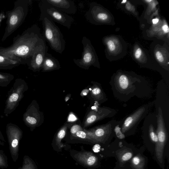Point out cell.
Returning <instances> with one entry per match:
<instances>
[{"label": "cell", "mask_w": 169, "mask_h": 169, "mask_svg": "<svg viewBox=\"0 0 169 169\" xmlns=\"http://www.w3.org/2000/svg\"><path fill=\"white\" fill-rule=\"evenodd\" d=\"M19 169H37L33 161L29 156H24L21 167Z\"/></svg>", "instance_id": "obj_17"}, {"label": "cell", "mask_w": 169, "mask_h": 169, "mask_svg": "<svg viewBox=\"0 0 169 169\" xmlns=\"http://www.w3.org/2000/svg\"><path fill=\"white\" fill-rule=\"evenodd\" d=\"M117 83L119 88L123 90H127L131 84L129 78L125 75H122L118 78Z\"/></svg>", "instance_id": "obj_14"}, {"label": "cell", "mask_w": 169, "mask_h": 169, "mask_svg": "<svg viewBox=\"0 0 169 169\" xmlns=\"http://www.w3.org/2000/svg\"><path fill=\"white\" fill-rule=\"evenodd\" d=\"M148 110V106H143L127 117L121 128L122 133L124 134L136 129L141 121L145 116Z\"/></svg>", "instance_id": "obj_8"}, {"label": "cell", "mask_w": 169, "mask_h": 169, "mask_svg": "<svg viewBox=\"0 0 169 169\" xmlns=\"http://www.w3.org/2000/svg\"><path fill=\"white\" fill-rule=\"evenodd\" d=\"M19 62L14 59L0 55V69H11Z\"/></svg>", "instance_id": "obj_13"}, {"label": "cell", "mask_w": 169, "mask_h": 169, "mask_svg": "<svg viewBox=\"0 0 169 169\" xmlns=\"http://www.w3.org/2000/svg\"><path fill=\"white\" fill-rule=\"evenodd\" d=\"M156 57L157 60L159 62H162L164 61L163 56L162 53L159 51L156 52Z\"/></svg>", "instance_id": "obj_26"}, {"label": "cell", "mask_w": 169, "mask_h": 169, "mask_svg": "<svg viewBox=\"0 0 169 169\" xmlns=\"http://www.w3.org/2000/svg\"><path fill=\"white\" fill-rule=\"evenodd\" d=\"M162 30L165 33H168L169 32V29L167 24H165L162 27Z\"/></svg>", "instance_id": "obj_32"}, {"label": "cell", "mask_w": 169, "mask_h": 169, "mask_svg": "<svg viewBox=\"0 0 169 169\" xmlns=\"http://www.w3.org/2000/svg\"><path fill=\"white\" fill-rule=\"evenodd\" d=\"M145 164V160L141 156H134L131 161L133 167L135 169H143Z\"/></svg>", "instance_id": "obj_18"}, {"label": "cell", "mask_w": 169, "mask_h": 169, "mask_svg": "<svg viewBox=\"0 0 169 169\" xmlns=\"http://www.w3.org/2000/svg\"><path fill=\"white\" fill-rule=\"evenodd\" d=\"M60 67V63L58 59L48 52L47 53L42 66L43 70L46 71L58 70Z\"/></svg>", "instance_id": "obj_11"}, {"label": "cell", "mask_w": 169, "mask_h": 169, "mask_svg": "<svg viewBox=\"0 0 169 169\" xmlns=\"http://www.w3.org/2000/svg\"><path fill=\"white\" fill-rule=\"evenodd\" d=\"M81 127L79 125H76L72 127L71 129V132L72 133H76L78 131L80 130Z\"/></svg>", "instance_id": "obj_27"}, {"label": "cell", "mask_w": 169, "mask_h": 169, "mask_svg": "<svg viewBox=\"0 0 169 169\" xmlns=\"http://www.w3.org/2000/svg\"><path fill=\"white\" fill-rule=\"evenodd\" d=\"M142 54V51L140 48H138L134 53V56L136 59H139L140 57Z\"/></svg>", "instance_id": "obj_28"}, {"label": "cell", "mask_w": 169, "mask_h": 169, "mask_svg": "<svg viewBox=\"0 0 169 169\" xmlns=\"http://www.w3.org/2000/svg\"><path fill=\"white\" fill-rule=\"evenodd\" d=\"M68 120L70 121H74L77 120L76 116L73 115H70L69 117Z\"/></svg>", "instance_id": "obj_33"}, {"label": "cell", "mask_w": 169, "mask_h": 169, "mask_svg": "<svg viewBox=\"0 0 169 169\" xmlns=\"http://www.w3.org/2000/svg\"><path fill=\"white\" fill-rule=\"evenodd\" d=\"M107 45L109 50L111 52L114 51L116 48V46L114 42L112 40H109L107 43Z\"/></svg>", "instance_id": "obj_24"}, {"label": "cell", "mask_w": 169, "mask_h": 169, "mask_svg": "<svg viewBox=\"0 0 169 169\" xmlns=\"http://www.w3.org/2000/svg\"><path fill=\"white\" fill-rule=\"evenodd\" d=\"M159 21V19L158 18H155L153 19L152 20L153 23L154 24H157Z\"/></svg>", "instance_id": "obj_34"}, {"label": "cell", "mask_w": 169, "mask_h": 169, "mask_svg": "<svg viewBox=\"0 0 169 169\" xmlns=\"http://www.w3.org/2000/svg\"><path fill=\"white\" fill-rule=\"evenodd\" d=\"M65 134V130L64 129H62L59 131L57 135V139L59 141L63 138Z\"/></svg>", "instance_id": "obj_25"}, {"label": "cell", "mask_w": 169, "mask_h": 169, "mask_svg": "<svg viewBox=\"0 0 169 169\" xmlns=\"http://www.w3.org/2000/svg\"><path fill=\"white\" fill-rule=\"evenodd\" d=\"M9 167L7 156L3 150H0V168H7Z\"/></svg>", "instance_id": "obj_20"}, {"label": "cell", "mask_w": 169, "mask_h": 169, "mask_svg": "<svg viewBox=\"0 0 169 169\" xmlns=\"http://www.w3.org/2000/svg\"><path fill=\"white\" fill-rule=\"evenodd\" d=\"M6 133L11 156L16 162L19 156V143L22 138L23 131L17 125L10 123L6 126Z\"/></svg>", "instance_id": "obj_6"}, {"label": "cell", "mask_w": 169, "mask_h": 169, "mask_svg": "<svg viewBox=\"0 0 169 169\" xmlns=\"http://www.w3.org/2000/svg\"><path fill=\"white\" fill-rule=\"evenodd\" d=\"M92 93L95 96L99 95L101 93V90L99 87H96L94 88L92 90Z\"/></svg>", "instance_id": "obj_30"}, {"label": "cell", "mask_w": 169, "mask_h": 169, "mask_svg": "<svg viewBox=\"0 0 169 169\" xmlns=\"http://www.w3.org/2000/svg\"><path fill=\"white\" fill-rule=\"evenodd\" d=\"M157 117L158 125L156 134L158 137V142L156 144V155L158 161L162 164L164 149L168 140V134L165 129L162 109L160 107L159 108Z\"/></svg>", "instance_id": "obj_7"}, {"label": "cell", "mask_w": 169, "mask_h": 169, "mask_svg": "<svg viewBox=\"0 0 169 169\" xmlns=\"http://www.w3.org/2000/svg\"><path fill=\"white\" fill-rule=\"evenodd\" d=\"M42 22L44 38L51 48L56 52L62 54L65 47L63 34L54 22L46 17L39 19Z\"/></svg>", "instance_id": "obj_2"}, {"label": "cell", "mask_w": 169, "mask_h": 169, "mask_svg": "<svg viewBox=\"0 0 169 169\" xmlns=\"http://www.w3.org/2000/svg\"><path fill=\"white\" fill-rule=\"evenodd\" d=\"M33 105H30L27 108L23 115V121L26 126L30 128L35 126L37 123L36 113Z\"/></svg>", "instance_id": "obj_12"}, {"label": "cell", "mask_w": 169, "mask_h": 169, "mask_svg": "<svg viewBox=\"0 0 169 169\" xmlns=\"http://www.w3.org/2000/svg\"><path fill=\"white\" fill-rule=\"evenodd\" d=\"M39 7L41 12L39 19L43 17H46L69 30L70 29L74 19L70 15L58 10L48 4L45 0H42L40 1Z\"/></svg>", "instance_id": "obj_4"}, {"label": "cell", "mask_w": 169, "mask_h": 169, "mask_svg": "<svg viewBox=\"0 0 169 169\" xmlns=\"http://www.w3.org/2000/svg\"><path fill=\"white\" fill-rule=\"evenodd\" d=\"M44 39L40 28L37 25L34 24L26 30L10 47L0 50V55L19 62L23 59L28 64L37 46Z\"/></svg>", "instance_id": "obj_1"}, {"label": "cell", "mask_w": 169, "mask_h": 169, "mask_svg": "<svg viewBox=\"0 0 169 169\" xmlns=\"http://www.w3.org/2000/svg\"><path fill=\"white\" fill-rule=\"evenodd\" d=\"M133 155L132 152L127 150H125L121 152L119 155V158L122 163L126 162L132 157Z\"/></svg>", "instance_id": "obj_19"}, {"label": "cell", "mask_w": 169, "mask_h": 169, "mask_svg": "<svg viewBox=\"0 0 169 169\" xmlns=\"http://www.w3.org/2000/svg\"><path fill=\"white\" fill-rule=\"evenodd\" d=\"M53 7L67 14H74L77 12L74 2L72 0H45Z\"/></svg>", "instance_id": "obj_10"}, {"label": "cell", "mask_w": 169, "mask_h": 169, "mask_svg": "<svg viewBox=\"0 0 169 169\" xmlns=\"http://www.w3.org/2000/svg\"><path fill=\"white\" fill-rule=\"evenodd\" d=\"M114 130L117 136L120 139H123L125 137L124 134L122 133L121 128L119 125H117L115 128Z\"/></svg>", "instance_id": "obj_23"}, {"label": "cell", "mask_w": 169, "mask_h": 169, "mask_svg": "<svg viewBox=\"0 0 169 169\" xmlns=\"http://www.w3.org/2000/svg\"><path fill=\"white\" fill-rule=\"evenodd\" d=\"M14 79L13 75L0 73V87H7Z\"/></svg>", "instance_id": "obj_15"}, {"label": "cell", "mask_w": 169, "mask_h": 169, "mask_svg": "<svg viewBox=\"0 0 169 169\" xmlns=\"http://www.w3.org/2000/svg\"><path fill=\"white\" fill-rule=\"evenodd\" d=\"M6 141L5 140L4 136L0 130V145L4 146L5 145Z\"/></svg>", "instance_id": "obj_31"}, {"label": "cell", "mask_w": 169, "mask_h": 169, "mask_svg": "<svg viewBox=\"0 0 169 169\" xmlns=\"http://www.w3.org/2000/svg\"><path fill=\"white\" fill-rule=\"evenodd\" d=\"M28 89L27 84L23 79L17 78L15 80L5 102L4 112L5 116L8 117L16 109Z\"/></svg>", "instance_id": "obj_3"}, {"label": "cell", "mask_w": 169, "mask_h": 169, "mask_svg": "<svg viewBox=\"0 0 169 169\" xmlns=\"http://www.w3.org/2000/svg\"><path fill=\"white\" fill-rule=\"evenodd\" d=\"M48 48L44 38L37 46L28 64L30 69L36 71L42 69L43 62L46 53H47Z\"/></svg>", "instance_id": "obj_9"}, {"label": "cell", "mask_w": 169, "mask_h": 169, "mask_svg": "<svg viewBox=\"0 0 169 169\" xmlns=\"http://www.w3.org/2000/svg\"><path fill=\"white\" fill-rule=\"evenodd\" d=\"M76 136L81 138L84 139L86 137V134L84 131L80 130L76 133Z\"/></svg>", "instance_id": "obj_29"}, {"label": "cell", "mask_w": 169, "mask_h": 169, "mask_svg": "<svg viewBox=\"0 0 169 169\" xmlns=\"http://www.w3.org/2000/svg\"><path fill=\"white\" fill-rule=\"evenodd\" d=\"M91 153H87V155L85 154L81 155L80 158L81 160L83 161L84 163L89 166H92L96 164L97 161V159L96 156Z\"/></svg>", "instance_id": "obj_16"}, {"label": "cell", "mask_w": 169, "mask_h": 169, "mask_svg": "<svg viewBox=\"0 0 169 169\" xmlns=\"http://www.w3.org/2000/svg\"><path fill=\"white\" fill-rule=\"evenodd\" d=\"M149 133L150 139L152 141L156 144L158 142V137L155 132L154 127L152 125H150L149 127Z\"/></svg>", "instance_id": "obj_21"}, {"label": "cell", "mask_w": 169, "mask_h": 169, "mask_svg": "<svg viewBox=\"0 0 169 169\" xmlns=\"http://www.w3.org/2000/svg\"><path fill=\"white\" fill-rule=\"evenodd\" d=\"M19 20V18L17 14H12L9 19V23L11 26L16 25Z\"/></svg>", "instance_id": "obj_22"}, {"label": "cell", "mask_w": 169, "mask_h": 169, "mask_svg": "<svg viewBox=\"0 0 169 169\" xmlns=\"http://www.w3.org/2000/svg\"><path fill=\"white\" fill-rule=\"evenodd\" d=\"M82 43L83 46L82 57L80 59H74L75 64L84 69H88L92 65L99 67L98 59L90 40L87 37L84 36Z\"/></svg>", "instance_id": "obj_5"}]
</instances>
